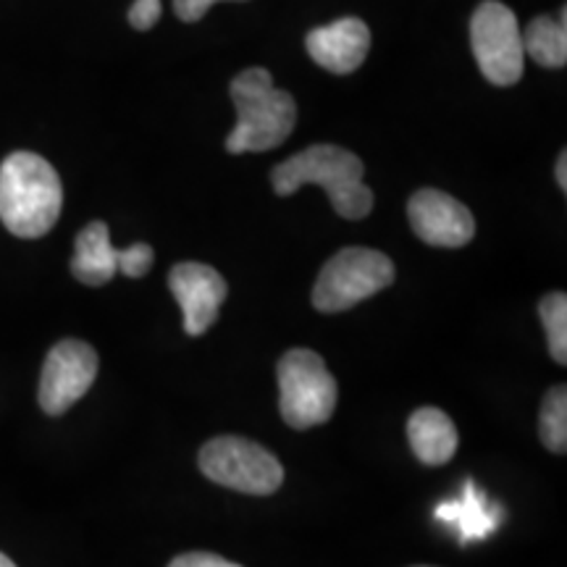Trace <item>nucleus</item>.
Returning a JSON list of instances; mask_svg holds the SVG:
<instances>
[{
  "label": "nucleus",
  "instance_id": "nucleus-13",
  "mask_svg": "<svg viewBox=\"0 0 567 567\" xmlns=\"http://www.w3.org/2000/svg\"><path fill=\"white\" fill-rule=\"evenodd\" d=\"M71 274L87 287H103L118 274V247L111 243L109 224L92 221L76 237Z\"/></svg>",
  "mask_w": 567,
  "mask_h": 567
},
{
  "label": "nucleus",
  "instance_id": "nucleus-7",
  "mask_svg": "<svg viewBox=\"0 0 567 567\" xmlns=\"http://www.w3.org/2000/svg\"><path fill=\"white\" fill-rule=\"evenodd\" d=\"M471 48L481 74L496 87H509L523 76V32L515 13L499 0H484L471 19Z\"/></svg>",
  "mask_w": 567,
  "mask_h": 567
},
{
  "label": "nucleus",
  "instance_id": "nucleus-3",
  "mask_svg": "<svg viewBox=\"0 0 567 567\" xmlns=\"http://www.w3.org/2000/svg\"><path fill=\"white\" fill-rule=\"evenodd\" d=\"M231 101L237 109V126L226 137L231 155L274 151L292 134L297 103L289 92L276 87L271 71L255 66L234 76Z\"/></svg>",
  "mask_w": 567,
  "mask_h": 567
},
{
  "label": "nucleus",
  "instance_id": "nucleus-8",
  "mask_svg": "<svg viewBox=\"0 0 567 567\" xmlns=\"http://www.w3.org/2000/svg\"><path fill=\"white\" fill-rule=\"evenodd\" d=\"M97 352L82 339H63L48 352L40 375V408L48 415H63L95 384Z\"/></svg>",
  "mask_w": 567,
  "mask_h": 567
},
{
  "label": "nucleus",
  "instance_id": "nucleus-9",
  "mask_svg": "<svg viewBox=\"0 0 567 567\" xmlns=\"http://www.w3.org/2000/svg\"><path fill=\"white\" fill-rule=\"evenodd\" d=\"M410 226L425 245L463 247L476 237V218L442 189H417L408 203Z\"/></svg>",
  "mask_w": 567,
  "mask_h": 567
},
{
  "label": "nucleus",
  "instance_id": "nucleus-5",
  "mask_svg": "<svg viewBox=\"0 0 567 567\" xmlns=\"http://www.w3.org/2000/svg\"><path fill=\"white\" fill-rule=\"evenodd\" d=\"M392 281L394 264L384 252L368 247H344L318 274L313 305L321 313H339L392 287Z\"/></svg>",
  "mask_w": 567,
  "mask_h": 567
},
{
  "label": "nucleus",
  "instance_id": "nucleus-10",
  "mask_svg": "<svg viewBox=\"0 0 567 567\" xmlns=\"http://www.w3.org/2000/svg\"><path fill=\"white\" fill-rule=\"evenodd\" d=\"M168 287L182 305L184 331L200 337L216 323L226 300V279L205 264H176L168 274Z\"/></svg>",
  "mask_w": 567,
  "mask_h": 567
},
{
  "label": "nucleus",
  "instance_id": "nucleus-1",
  "mask_svg": "<svg viewBox=\"0 0 567 567\" xmlns=\"http://www.w3.org/2000/svg\"><path fill=\"white\" fill-rule=\"evenodd\" d=\"M63 187L55 168L38 153H11L0 166V221L13 237L38 239L61 216Z\"/></svg>",
  "mask_w": 567,
  "mask_h": 567
},
{
  "label": "nucleus",
  "instance_id": "nucleus-16",
  "mask_svg": "<svg viewBox=\"0 0 567 567\" xmlns=\"http://www.w3.org/2000/svg\"><path fill=\"white\" fill-rule=\"evenodd\" d=\"M544 331L549 339V352L559 365L567 363V295L551 292L538 305Z\"/></svg>",
  "mask_w": 567,
  "mask_h": 567
},
{
  "label": "nucleus",
  "instance_id": "nucleus-19",
  "mask_svg": "<svg viewBox=\"0 0 567 567\" xmlns=\"http://www.w3.org/2000/svg\"><path fill=\"white\" fill-rule=\"evenodd\" d=\"M168 567H243V565H234L229 559L210 555V551H187V555L176 557Z\"/></svg>",
  "mask_w": 567,
  "mask_h": 567
},
{
  "label": "nucleus",
  "instance_id": "nucleus-20",
  "mask_svg": "<svg viewBox=\"0 0 567 567\" xmlns=\"http://www.w3.org/2000/svg\"><path fill=\"white\" fill-rule=\"evenodd\" d=\"M213 3H218V0H174V13L187 24H193L210 11Z\"/></svg>",
  "mask_w": 567,
  "mask_h": 567
},
{
  "label": "nucleus",
  "instance_id": "nucleus-11",
  "mask_svg": "<svg viewBox=\"0 0 567 567\" xmlns=\"http://www.w3.org/2000/svg\"><path fill=\"white\" fill-rule=\"evenodd\" d=\"M310 59L331 74H352L363 66L371 51V30L365 21L347 17L329 27H318L305 38Z\"/></svg>",
  "mask_w": 567,
  "mask_h": 567
},
{
  "label": "nucleus",
  "instance_id": "nucleus-17",
  "mask_svg": "<svg viewBox=\"0 0 567 567\" xmlns=\"http://www.w3.org/2000/svg\"><path fill=\"white\" fill-rule=\"evenodd\" d=\"M153 260H155V252L151 245L145 243L130 245L124 247V250H118V274L130 276V279H142V276L153 268Z\"/></svg>",
  "mask_w": 567,
  "mask_h": 567
},
{
  "label": "nucleus",
  "instance_id": "nucleus-18",
  "mask_svg": "<svg viewBox=\"0 0 567 567\" xmlns=\"http://www.w3.org/2000/svg\"><path fill=\"white\" fill-rule=\"evenodd\" d=\"M161 19V0H134L130 9V24L134 30H153Z\"/></svg>",
  "mask_w": 567,
  "mask_h": 567
},
{
  "label": "nucleus",
  "instance_id": "nucleus-22",
  "mask_svg": "<svg viewBox=\"0 0 567 567\" xmlns=\"http://www.w3.org/2000/svg\"><path fill=\"white\" fill-rule=\"evenodd\" d=\"M0 567H17V565H13V563H11V559H9V557H6V555H3V551H0Z\"/></svg>",
  "mask_w": 567,
  "mask_h": 567
},
{
  "label": "nucleus",
  "instance_id": "nucleus-15",
  "mask_svg": "<svg viewBox=\"0 0 567 567\" xmlns=\"http://www.w3.org/2000/svg\"><path fill=\"white\" fill-rule=\"evenodd\" d=\"M538 434L549 452L565 455L567 452V389L565 384L551 386L544 396L542 415H538Z\"/></svg>",
  "mask_w": 567,
  "mask_h": 567
},
{
  "label": "nucleus",
  "instance_id": "nucleus-4",
  "mask_svg": "<svg viewBox=\"0 0 567 567\" xmlns=\"http://www.w3.org/2000/svg\"><path fill=\"white\" fill-rule=\"evenodd\" d=\"M279 410L297 431L313 429L334 415L339 386L313 350H289L279 360Z\"/></svg>",
  "mask_w": 567,
  "mask_h": 567
},
{
  "label": "nucleus",
  "instance_id": "nucleus-6",
  "mask_svg": "<svg viewBox=\"0 0 567 567\" xmlns=\"http://www.w3.org/2000/svg\"><path fill=\"white\" fill-rule=\"evenodd\" d=\"M200 471L216 484L252 496H268L284 484L276 455L243 436L210 439L200 450Z\"/></svg>",
  "mask_w": 567,
  "mask_h": 567
},
{
  "label": "nucleus",
  "instance_id": "nucleus-14",
  "mask_svg": "<svg viewBox=\"0 0 567 567\" xmlns=\"http://www.w3.org/2000/svg\"><path fill=\"white\" fill-rule=\"evenodd\" d=\"M523 53L547 69H563L567 61V24L565 9L559 19L542 17L528 24L523 32Z\"/></svg>",
  "mask_w": 567,
  "mask_h": 567
},
{
  "label": "nucleus",
  "instance_id": "nucleus-12",
  "mask_svg": "<svg viewBox=\"0 0 567 567\" xmlns=\"http://www.w3.org/2000/svg\"><path fill=\"white\" fill-rule=\"evenodd\" d=\"M408 439L423 465L439 467L457 452V429L452 417L439 408H417L408 421Z\"/></svg>",
  "mask_w": 567,
  "mask_h": 567
},
{
  "label": "nucleus",
  "instance_id": "nucleus-21",
  "mask_svg": "<svg viewBox=\"0 0 567 567\" xmlns=\"http://www.w3.org/2000/svg\"><path fill=\"white\" fill-rule=\"evenodd\" d=\"M557 184L559 189H567V153L565 151L559 153V161H557Z\"/></svg>",
  "mask_w": 567,
  "mask_h": 567
},
{
  "label": "nucleus",
  "instance_id": "nucleus-2",
  "mask_svg": "<svg viewBox=\"0 0 567 567\" xmlns=\"http://www.w3.org/2000/svg\"><path fill=\"white\" fill-rule=\"evenodd\" d=\"M365 166L358 155L339 145H313L274 168L276 195H295L305 184H321L342 218L360 221L373 210V193L363 182Z\"/></svg>",
  "mask_w": 567,
  "mask_h": 567
}]
</instances>
